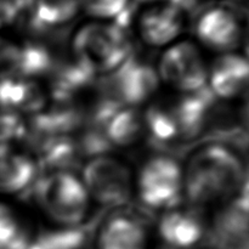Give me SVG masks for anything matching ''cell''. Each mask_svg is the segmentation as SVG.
Returning <instances> with one entry per match:
<instances>
[{
  "label": "cell",
  "instance_id": "1",
  "mask_svg": "<svg viewBox=\"0 0 249 249\" xmlns=\"http://www.w3.org/2000/svg\"><path fill=\"white\" fill-rule=\"evenodd\" d=\"M246 168L237 152L223 143L194 151L182 169L185 195L196 206L232 201L247 185Z\"/></svg>",
  "mask_w": 249,
  "mask_h": 249
},
{
  "label": "cell",
  "instance_id": "2",
  "mask_svg": "<svg viewBox=\"0 0 249 249\" xmlns=\"http://www.w3.org/2000/svg\"><path fill=\"white\" fill-rule=\"evenodd\" d=\"M34 199L46 218L62 229H74L87 219L91 198L82 179L67 170H53L36 185Z\"/></svg>",
  "mask_w": 249,
  "mask_h": 249
},
{
  "label": "cell",
  "instance_id": "3",
  "mask_svg": "<svg viewBox=\"0 0 249 249\" xmlns=\"http://www.w3.org/2000/svg\"><path fill=\"white\" fill-rule=\"evenodd\" d=\"M72 53L73 61L92 75L112 73L131 57V44L121 27L92 22L75 32Z\"/></svg>",
  "mask_w": 249,
  "mask_h": 249
},
{
  "label": "cell",
  "instance_id": "4",
  "mask_svg": "<svg viewBox=\"0 0 249 249\" xmlns=\"http://www.w3.org/2000/svg\"><path fill=\"white\" fill-rule=\"evenodd\" d=\"M82 181L91 201L106 207L125 204L135 187L129 165L106 155L96 156L85 164Z\"/></svg>",
  "mask_w": 249,
  "mask_h": 249
},
{
  "label": "cell",
  "instance_id": "5",
  "mask_svg": "<svg viewBox=\"0 0 249 249\" xmlns=\"http://www.w3.org/2000/svg\"><path fill=\"white\" fill-rule=\"evenodd\" d=\"M158 79L184 94H194L206 89L208 66L196 44L178 41L160 56Z\"/></svg>",
  "mask_w": 249,
  "mask_h": 249
},
{
  "label": "cell",
  "instance_id": "6",
  "mask_svg": "<svg viewBox=\"0 0 249 249\" xmlns=\"http://www.w3.org/2000/svg\"><path fill=\"white\" fill-rule=\"evenodd\" d=\"M139 198L150 208H169L184 190L182 167L172 157L156 156L141 167L135 180Z\"/></svg>",
  "mask_w": 249,
  "mask_h": 249
},
{
  "label": "cell",
  "instance_id": "7",
  "mask_svg": "<svg viewBox=\"0 0 249 249\" xmlns=\"http://www.w3.org/2000/svg\"><path fill=\"white\" fill-rule=\"evenodd\" d=\"M160 79L148 63L128 58L109 78V91L116 102L135 107L147 101L157 91Z\"/></svg>",
  "mask_w": 249,
  "mask_h": 249
},
{
  "label": "cell",
  "instance_id": "8",
  "mask_svg": "<svg viewBox=\"0 0 249 249\" xmlns=\"http://www.w3.org/2000/svg\"><path fill=\"white\" fill-rule=\"evenodd\" d=\"M196 34L202 44L219 53H232L241 43L242 28L237 15L228 7H212L199 16Z\"/></svg>",
  "mask_w": 249,
  "mask_h": 249
},
{
  "label": "cell",
  "instance_id": "9",
  "mask_svg": "<svg viewBox=\"0 0 249 249\" xmlns=\"http://www.w3.org/2000/svg\"><path fill=\"white\" fill-rule=\"evenodd\" d=\"M247 187L214 218L211 237L216 249H248Z\"/></svg>",
  "mask_w": 249,
  "mask_h": 249
},
{
  "label": "cell",
  "instance_id": "10",
  "mask_svg": "<svg viewBox=\"0 0 249 249\" xmlns=\"http://www.w3.org/2000/svg\"><path fill=\"white\" fill-rule=\"evenodd\" d=\"M207 226L201 212L194 208H172L158 223V233L164 246L173 249H189L201 242Z\"/></svg>",
  "mask_w": 249,
  "mask_h": 249
},
{
  "label": "cell",
  "instance_id": "11",
  "mask_svg": "<svg viewBox=\"0 0 249 249\" xmlns=\"http://www.w3.org/2000/svg\"><path fill=\"white\" fill-rule=\"evenodd\" d=\"M185 18L186 16L169 2L155 5L145 10L139 17V36L150 46L160 48L169 45L181 33Z\"/></svg>",
  "mask_w": 249,
  "mask_h": 249
},
{
  "label": "cell",
  "instance_id": "12",
  "mask_svg": "<svg viewBox=\"0 0 249 249\" xmlns=\"http://www.w3.org/2000/svg\"><path fill=\"white\" fill-rule=\"evenodd\" d=\"M247 58L236 53H223L208 68L209 91L221 100H233L247 90Z\"/></svg>",
  "mask_w": 249,
  "mask_h": 249
},
{
  "label": "cell",
  "instance_id": "13",
  "mask_svg": "<svg viewBox=\"0 0 249 249\" xmlns=\"http://www.w3.org/2000/svg\"><path fill=\"white\" fill-rule=\"evenodd\" d=\"M172 108L180 138L185 140L195 139L201 135L211 123L213 94L207 89L185 94Z\"/></svg>",
  "mask_w": 249,
  "mask_h": 249
},
{
  "label": "cell",
  "instance_id": "14",
  "mask_svg": "<svg viewBox=\"0 0 249 249\" xmlns=\"http://www.w3.org/2000/svg\"><path fill=\"white\" fill-rule=\"evenodd\" d=\"M96 249H148L147 232L131 216L112 215L97 232Z\"/></svg>",
  "mask_w": 249,
  "mask_h": 249
},
{
  "label": "cell",
  "instance_id": "15",
  "mask_svg": "<svg viewBox=\"0 0 249 249\" xmlns=\"http://www.w3.org/2000/svg\"><path fill=\"white\" fill-rule=\"evenodd\" d=\"M36 162L10 145H0V192L17 194L33 182Z\"/></svg>",
  "mask_w": 249,
  "mask_h": 249
},
{
  "label": "cell",
  "instance_id": "16",
  "mask_svg": "<svg viewBox=\"0 0 249 249\" xmlns=\"http://www.w3.org/2000/svg\"><path fill=\"white\" fill-rule=\"evenodd\" d=\"M78 0H33L31 7L21 17L36 32L58 28L71 23L79 12Z\"/></svg>",
  "mask_w": 249,
  "mask_h": 249
},
{
  "label": "cell",
  "instance_id": "17",
  "mask_svg": "<svg viewBox=\"0 0 249 249\" xmlns=\"http://www.w3.org/2000/svg\"><path fill=\"white\" fill-rule=\"evenodd\" d=\"M45 105V94L32 80L0 79V107L6 112H39Z\"/></svg>",
  "mask_w": 249,
  "mask_h": 249
},
{
  "label": "cell",
  "instance_id": "18",
  "mask_svg": "<svg viewBox=\"0 0 249 249\" xmlns=\"http://www.w3.org/2000/svg\"><path fill=\"white\" fill-rule=\"evenodd\" d=\"M145 135L142 112L135 107L119 108L105 126V136L108 142L119 147L136 145Z\"/></svg>",
  "mask_w": 249,
  "mask_h": 249
},
{
  "label": "cell",
  "instance_id": "19",
  "mask_svg": "<svg viewBox=\"0 0 249 249\" xmlns=\"http://www.w3.org/2000/svg\"><path fill=\"white\" fill-rule=\"evenodd\" d=\"M145 134L158 142H169L179 136L172 107L163 105L150 106L142 113Z\"/></svg>",
  "mask_w": 249,
  "mask_h": 249
},
{
  "label": "cell",
  "instance_id": "20",
  "mask_svg": "<svg viewBox=\"0 0 249 249\" xmlns=\"http://www.w3.org/2000/svg\"><path fill=\"white\" fill-rule=\"evenodd\" d=\"M31 241L16 211L0 203V249H24Z\"/></svg>",
  "mask_w": 249,
  "mask_h": 249
},
{
  "label": "cell",
  "instance_id": "21",
  "mask_svg": "<svg viewBox=\"0 0 249 249\" xmlns=\"http://www.w3.org/2000/svg\"><path fill=\"white\" fill-rule=\"evenodd\" d=\"M53 61L49 51L39 44H26L19 48L18 71L19 75H38L48 72Z\"/></svg>",
  "mask_w": 249,
  "mask_h": 249
},
{
  "label": "cell",
  "instance_id": "22",
  "mask_svg": "<svg viewBox=\"0 0 249 249\" xmlns=\"http://www.w3.org/2000/svg\"><path fill=\"white\" fill-rule=\"evenodd\" d=\"M79 7L96 18L118 19L133 5L130 0H78Z\"/></svg>",
  "mask_w": 249,
  "mask_h": 249
},
{
  "label": "cell",
  "instance_id": "23",
  "mask_svg": "<svg viewBox=\"0 0 249 249\" xmlns=\"http://www.w3.org/2000/svg\"><path fill=\"white\" fill-rule=\"evenodd\" d=\"M23 134V124L16 113L5 112L0 114V145H6V142L21 138Z\"/></svg>",
  "mask_w": 249,
  "mask_h": 249
},
{
  "label": "cell",
  "instance_id": "24",
  "mask_svg": "<svg viewBox=\"0 0 249 249\" xmlns=\"http://www.w3.org/2000/svg\"><path fill=\"white\" fill-rule=\"evenodd\" d=\"M22 12V5L18 0H0V28L14 23Z\"/></svg>",
  "mask_w": 249,
  "mask_h": 249
},
{
  "label": "cell",
  "instance_id": "25",
  "mask_svg": "<svg viewBox=\"0 0 249 249\" xmlns=\"http://www.w3.org/2000/svg\"><path fill=\"white\" fill-rule=\"evenodd\" d=\"M167 2L177 7L179 11H181L186 16V15L194 12L199 6L201 0H167Z\"/></svg>",
  "mask_w": 249,
  "mask_h": 249
},
{
  "label": "cell",
  "instance_id": "26",
  "mask_svg": "<svg viewBox=\"0 0 249 249\" xmlns=\"http://www.w3.org/2000/svg\"><path fill=\"white\" fill-rule=\"evenodd\" d=\"M139 2H158V1H162V0H136Z\"/></svg>",
  "mask_w": 249,
  "mask_h": 249
},
{
  "label": "cell",
  "instance_id": "27",
  "mask_svg": "<svg viewBox=\"0 0 249 249\" xmlns=\"http://www.w3.org/2000/svg\"><path fill=\"white\" fill-rule=\"evenodd\" d=\"M156 249H173V248L167 247V246H162V247H158V248H156Z\"/></svg>",
  "mask_w": 249,
  "mask_h": 249
},
{
  "label": "cell",
  "instance_id": "28",
  "mask_svg": "<svg viewBox=\"0 0 249 249\" xmlns=\"http://www.w3.org/2000/svg\"><path fill=\"white\" fill-rule=\"evenodd\" d=\"M235 1H242V0H235Z\"/></svg>",
  "mask_w": 249,
  "mask_h": 249
}]
</instances>
